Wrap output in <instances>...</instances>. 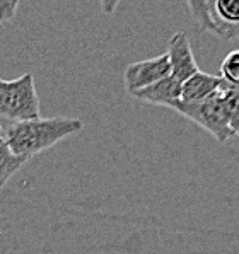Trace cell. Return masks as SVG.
<instances>
[{
	"mask_svg": "<svg viewBox=\"0 0 239 254\" xmlns=\"http://www.w3.org/2000/svg\"><path fill=\"white\" fill-rule=\"evenodd\" d=\"M166 55L169 58L171 75L178 80H186L190 75L198 72V65L195 60L193 48H191L190 38L185 31H178L167 41Z\"/></svg>",
	"mask_w": 239,
	"mask_h": 254,
	"instance_id": "cell-5",
	"label": "cell"
},
{
	"mask_svg": "<svg viewBox=\"0 0 239 254\" xmlns=\"http://www.w3.org/2000/svg\"><path fill=\"white\" fill-rule=\"evenodd\" d=\"M186 2L200 29L210 31L215 36H219V26L212 15V0H186Z\"/></svg>",
	"mask_w": 239,
	"mask_h": 254,
	"instance_id": "cell-9",
	"label": "cell"
},
{
	"mask_svg": "<svg viewBox=\"0 0 239 254\" xmlns=\"http://www.w3.org/2000/svg\"><path fill=\"white\" fill-rule=\"evenodd\" d=\"M3 142V135H0V143H2Z\"/></svg>",
	"mask_w": 239,
	"mask_h": 254,
	"instance_id": "cell-16",
	"label": "cell"
},
{
	"mask_svg": "<svg viewBox=\"0 0 239 254\" xmlns=\"http://www.w3.org/2000/svg\"><path fill=\"white\" fill-rule=\"evenodd\" d=\"M0 135H3V128H2V125H0Z\"/></svg>",
	"mask_w": 239,
	"mask_h": 254,
	"instance_id": "cell-15",
	"label": "cell"
},
{
	"mask_svg": "<svg viewBox=\"0 0 239 254\" xmlns=\"http://www.w3.org/2000/svg\"><path fill=\"white\" fill-rule=\"evenodd\" d=\"M19 0H0V24L9 22L17 14Z\"/></svg>",
	"mask_w": 239,
	"mask_h": 254,
	"instance_id": "cell-13",
	"label": "cell"
},
{
	"mask_svg": "<svg viewBox=\"0 0 239 254\" xmlns=\"http://www.w3.org/2000/svg\"><path fill=\"white\" fill-rule=\"evenodd\" d=\"M174 111L183 115L185 118L191 120L202 127L205 131H209L217 142L226 143L229 138L236 136L229 127V109L224 96V87L209 99L200 101V103H185L178 101L173 106Z\"/></svg>",
	"mask_w": 239,
	"mask_h": 254,
	"instance_id": "cell-2",
	"label": "cell"
},
{
	"mask_svg": "<svg viewBox=\"0 0 239 254\" xmlns=\"http://www.w3.org/2000/svg\"><path fill=\"white\" fill-rule=\"evenodd\" d=\"M212 15L219 17V38L239 36V0H212Z\"/></svg>",
	"mask_w": 239,
	"mask_h": 254,
	"instance_id": "cell-8",
	"label": "cell"
},
{
	"mask_svg": "<svg viewBox=\"0 0 239 254\" xmlns=\"http://www.w3.org/2000/svg\"><path fill=\"white\" fill-rule=\"evenodd\" d=\"M221 77L227 85H239V50H233L222 60Z\"/></svg>",
	"mask_w": 239,
	"mask_h": 254,
	"instance_id": "cell-11",
	"label": "cell"
},
{
	"mask_svg": "<svg viewBox=\"0 0 239 254\" xmlns=\"http://www.w3.org/2000/svg\"><path fill=\"white\" fill-rule=\"evenodd\" d=\"M226 82L222 77L212 75L207 72H195L181 84V101L185 103H200V101L209 99L215 92H219L224 87Z\"/></svg>",
	"mask_w": 239,
	"mask_h": 254,
	"instance_id": "cell-7",
	"label": "cell"
},
{
	"mask_svg": "<svg viewBox=\"0 0 239 254\" xmlns=\"http://www.w3.org/2000/svg\"><path fill=\"white\" fill-rule=\"evenodd\" d=\"M181 80H178L173 75H167L164 79L158 80L156 84L144 87L140 91L132 92L130 96L135 97L139 101L144 103L154 104V106H164V108H171L178 101H181Z\"/></svg>",
	"mask_w": 239,
	"mask_h": 254,
	"instance_id": "cell-6",
	"label": "cell"
},
{
	"mask_svg": "<svg viewBox=\"0 0 239 254\" xmlns=\"http://www.w3.org/2000/svg\"><path fill=\"white\" fill-rule=\"evenodd\" d=\"M224 96L229 109V127L234 135H239V94L231 85L224 84Z\"/></svg>",
	"mask_w": 239,
	"mask_h": 254,
	"instance_id": "cell-12",
	"label": "cell"
},
{
	"mask_svg": "<svg viewBox=\"0 0 239 254\" xmlns=\"http://www.w3.org/2000/svg\"><path fill=\"white\" fill-rule=\"evenodd\" d=\"M24 162H27V159L15 155L5 142L0 143V188L7 185V181L24 166Z\"/></svg>",
	"mask_w": 239,
	"mask_h": 254,
	"instance_id": "cell-10",
	"label": "cell"
},
{
	"mask_svg": "<svg viewBox=\"0 0 239 254\" xmlns=\"http://www.w3.org/2000/svg\"><path fill=\"white\" fill-rule=\"evenodd\" d=\"M0 116L14 123L40 118V97L33 73L27 72L12 80L0 79Z\"/></svg>",
	"mask_w": 239,
	"mask_h": 254,
	"instance_id": "cell-3",
	"label": "cell"
},
{
	"mask_svg": "<svg viewBox=\"0 0 239 254\" xmlns=\"http://www.w3.org/2000/svg\"><path fill=\"white\" fill-rule=\"evenodd\" d=\"M84 128V121L77 118H34L15 121L3 131V142L15 155L29 161L31 157L48 150L58 142L72 136Z\"/></svg>",
	"mask_w": 239,
	"mask_h": 254,
	"instance_id": "cell-1",
	"label": "cell"
},
{
	"mask_svg": "<svg viewBox=\"0 0 239 254\" xmlns=\"http://www.w3.org/2000/svg\"><path fill=\"white\" fill-rule=\"evenodd\" d=\"M167 75H171V65L166 53L149 58V60L135 62V64L128 65L123 72L125 89H127L128 94H132L156 84L158 80L164 79Z\"/></svg>",
	"mask_w": 239,
	"mask_h": 254,
	"instance_id": "cell-4",
	"label": "cell"
},
{
	"mask_svg": "<svg viewBox=\"0 0 239 254\" xmlns=\"http://www.w3.org/2000/svg\"><path fill=\"white\" fill-rule=\"evenodd\" d=\"M121 0H99V5H101V10H103L104 14H113L116 10V7H118V3Z\"/></svg>",
	"mask_w": 239,
	"mask_h": 254,
	"instance_id": "cell-14",
	"label": "cell"
}]
</instances>
